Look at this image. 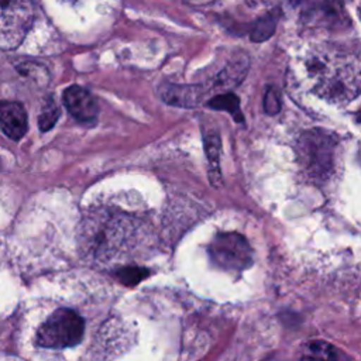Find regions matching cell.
Returning a JSON list of instances; mask_svg holds the SVG:
<instances>
[{
	"instance_id": "obj_10",
	"label": "cell",
	"mask_w": 361,
	"mask_h": 361,
	"mask_svg": "<svg viewBox=\"0 0 361 361\" xmlns=\"http://www.w3.org/2000/svg\"><path fill=\"white\" fill-rule=\"evenodd\" d=\"M204 149H206V157L210 165V180L217 185L220 182V152H221V141L219 134L209 133L204 134Z\"/></svg>"
},
{
	"instance_id": "obj_1",
	"label": "cell",
	"mask_w": 361,
	"mask_h": 361,
	"mask_svg": "<svg viewBox=\"0 0 361 361\" xmlns=\"http://www.w3.org/2000/svg\"><path fill=\"white\" fill-rule=\"evenodd\" d=\"M313 90L330 103H348L360 93L358 58L333 48H316L306 58Z\"/></svg>"
},
{
	"instance_id": "obj_5",
	"label": "cell",
	"mask_w": 361,
	"mask_h": 361,
	"mask_svg": "<svg viewBox=\"0 0 361 361\" xmlns=\"http://www.w3.org/2000/svg\"><path fill=\"white\" fill-rule=\"evenodd\" d=\"M213 264L226 271H243L252 261V251L244 235L238 233H217L209 244Z\"/></svg>"
},
{
	"instance_id": "obj_8",
	"label": "cell",
	"mask_w": 361,
	"mask_h": 361,
	"mask_svg": "<svg viewBox=\"0 0 361 361\" xmlns=\"http://www.w3.org/2000/svg\"><path fill=\"white\" fill-rule=\"evenodd\" d=\"M0 127L8 138L14 141L23 138L28 128L24 106L18 102H0Z\"/></svg>"
},
{
	"instance_id": "obj_12",
	"label": "cell",
	"mask_w": 361,
	"mask_h": 361,
	"mask_svg": "<svg viewBox=\"0 0 361 361\" xmlns=\"http://www.w3.org/2000/svg\"><path fill=\"white\" fill-rule=\"evenodd\" d=\"M279 16H281V13H279V10H276L275 13H268L267 16L259 18L251 30V39L255 42L268 39L275 31Z\"/></svg>"
},
{
	"instance_id": "obj_4",
	"label": "cell",
	"mask_w": 361,
	"mask_h": 361,
	"mask_svg": "<svg viewBox=\"0 0 361 361\" xmlns=\"http://www.w3.org/2000/svg\"><path fill=\"white\" fill-rule=\"evenodd\" d=\"M34 18L31 0H0V49L17 48Z\"/></svg>"
},
{
	"instance_id": "obj_13",
	"label": "cell",
	"mask_w": 361,
	"mask_h": 361,
	"mask_svg": "<svg viewBox=\"0 0 361 361\" xmlns=\"http://www.w3.org/2000/svg\"><path fill=\"white\" fill-rule=\"evenodd\" d=\"M207 104L212 107V109H216V110H226L228 111L235 121H241L243 120V114L240 111V102H238V97L234 96L233 93H226V94H217V96H213Z\"/></svg>"
},
{
	"instance_id": "obj_15",
	"label": "cell",
	"mask_w": 361,
	"mask_h": 361,
	"mask_svg": "<svg viewBox=\"0 0 361 361\" xmlns=\"http://www.w3.org/2000/svg\"><path fill=\"white\" fill-rule=\"evenodd\" d=\"M264 110L268 114H276L281 110V97L276 89L269 87L264 96Z\"/></svg>"
},
{
	"instance_id": "obj_7",
	"label": "cell",
	"mask_w": 361,
	"mask_h": 361,
	"mask_svg": "<svg viewBox=\"0 0 361 361\" xmlns=\"http://www.w3.org/2000/svg\"><path fill=\"white\" fill-rule=\"evenodd\" d=\"M63 104L68 111L82 123H93L99 116V104L94 96L78 85L65 89Z\"/></svg>"
},
{
	"instance_id": "obj_16",
	"label": "cell",
	"mask_w": 361,
	"mask_h": 361,
	"mask_svg": "<svg viewBox=\"0 0 361 361\" xmlns=\"http://www.w3.org/2000/svg\"><path fill=\"white\" fill-rule=\"evenodd\" d=\"M145 275H147L145 269H138V268H126V269H121V271L118 272L120 281H121L123 283H137V282H140Z\"/></svg>"
},
{
	"instance_id": "obj_14",
	"label": "cell",
	"mask_w": 361,
	"mask_h": 361,
	"mask_svg": "<svg viewBox=\"0 0 361 361\" xmlns=\"http://www.w3.org/2000/svg\"><path fill=\"white\" fill-rule=\"evenodd\" d=\"M59 113L61 111H59L58 104L54 102V99H49L44 104L42 111H41V114L38 117V127H39V130L41 131L51 130L55 126V123H56V120L59 117Z\"/></svg>"
},
{
	"instance_id": "obj_2",
	"label": "cell",
	"mask_w": 361,
	"mask_h": 361,
	"mask_svg": "<svg viewBox=\"0 0 361 361\" xmlns=\"http://www.w3.org/2000/svg\"><path fill=\"white\" fill-rule=\"evenodd\" d=\"M337 145V137L322 128L305 131L299 137L295 147L298 162L310 180H327L334 169Z\"/></svg>"
},
{
	"instance_id": "obj_9",
	"label": "cell",
	"mask_w": 361,
	"mask_h": 361,
	"mask_svg": "<svg viewBox=\"0 0 361 361\" xmlns=\"http://www.w3.org/2000/svg\"><path fill=\"white\" fill-rule=\"evenodd\" d=\"M206 93V87L200 85H173L164 83L159 87L162 100L178 107H193L199 104Z\"/></svg>"
},
{
	"instance_id": "obj_11",
	"label": "cell",
	"mask_w": 361,
	"mask_h": 361,
	"mask_svg": "<svg viewBox=\"0 0 361 361\" xmlns=\"http://www.w3.org/2000/svg\"><path fill=\"white\" fill-rule=\"evenodd\" d=\"M300 361H340L338 351L326 341H313L306 345Z\"/></svg>"
},
{
	"instance_id": "obj_3",
	"label": "cell",
	"mask_w": 361,
	"mask_h": 361,
	"mask_svg": "<svg viewBox=\"0 0 361 361\" xmlns=\"http://www.w3.org/2000/svg\"><path fill=\"white\" fill-rule=\"evenodd\" d=\"M85 322L75 310L56 309L38 329L37 344L44 348H68L80 343Z\"/></svg>"
},
{
	"instance_id": "obj_6",
	"label": "cell",
	"mask_w": 361,
	"mask_h": 361,
	"mask_svg": "<svg viewBox=\"0 0 361 361\" xmlns=\"http://www.w3.org/2000/svg\"><path fill=\"white\" fill-rule=\"evenodd\" d=\"M306 23L316 28L340 30L351 24L341 1L329 0L312 7L306 13Z\"/></svg>"
}]
</instances>
